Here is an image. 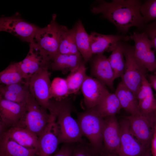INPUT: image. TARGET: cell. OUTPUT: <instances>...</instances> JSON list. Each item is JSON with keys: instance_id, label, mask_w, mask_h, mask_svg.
<instances>
[{"instance_id": "obj_1", "label": "cell", "mask_w": 156, "mask_h": 156, "mask_svg": "<svg viewBox=\"0 0 156 156\" xmlns=\"http://www.w3.org/2000/svg\"><path fill=\"white\" fill-rule=\"evenodd\" d=\"M142 3L138 0H99L92 6L91 11L94 14H101L125 34L133 27L144 28L145 24L140 12Z\"/></svg>"}, {"instance_id": "obj_2", "label": "cell", "mask_w": 156, "mask_h": 156, "mask_svg": "<svg viewBox=\"0 0 156 156\" xmlns=\"http://www.w3.org/2000/svg\"><path fill=\"white\" fill-rule=\"evenodd\" d=\"M55 114L60 134V143L72 144L83 141L79 123L71 114L70 103L65 99H50L47 108Z\"/></svg>"}, {"instance_id": "obj_3", "label": "cell", "mask_w": 156, "mask_h": 156, "mask_svg": "<svg viewBox=\"0 0 156 156\" xmlns=\"http://www.w3.org/2000/svg\"><path fill=\"white\" fill-rule=\"evenodd\" d=\"M77 120L82 135L88 139L90 145L97 151L102 152L105 118L93 107L79 113Z\"/></svg>"}, {"instance_id": "obj_4", "label": "cell", "mask_w": 156, "mask_h": 156, "mask_svg": "<svg viewBox=\"0 0 156 156\" xmlns=\"http://www.w3.org/2000/svg\"><path fill=\"white\" fill-rule=\"evenodd\" d=\"M124 54L125 67L121 77V81L135 95L141 86L144 76L147 70L136 59L134 55V46L124 42Z\"/></svg>"}, {"instance_id": "obj_5", "label": "cell", "mask_w": 156, "mask_h": 156, "mask_svg": "<svg viewBox=\"0 0 156 156\" xmlns=\"http://www.w3.org/2000/svg\"><path fill=\"white\" fill-rule=\"evenodd\" d=\"M56 15L53 14L50 23L39 29L32 42L36 44L50 61L58 54L61 34V25L56 21Z\"/></svg>"}, {"instance_id": "obj_6", "label": "cell", "mask_w": 156, "mask_h": 156, "mask_svg": "<svg viewBox=\"0 0 156 156\" xmlns=\"http://www.w3.org/2000/svg\"><path fill=\"white\" fill-rule=\"evenodd\" d=\"M125 118L133 136L143 146L149 149L156 122V111L148 114L130 115Z\"/></svg>"}, {"instance_id": "obj_7", "label": "cell", "mask_w": 156, "mask_h": 156, "mask_svg": "<svg viewBox=\"0 0 156 156\" xmlns=\"http://www.w3.org/2000/svg\"><path fill=\"white\" fill-rule=\"evenodd\" d=\"M30 93L26 100L25 113L22 124L38 137L47 125L50 115Z\"/></svg>"}, {"instance_id": "obj_8", "label": "cell", "mask_w": 156, "mask_h": 156, "mask_svg": "<svg viewBox=\"0 0 156 156\" xmlns=\"http://www.w3.org/2000/svg\"><path fill=\"white\" fill-rule=\"evenodd\" d=\"M40 28L27 22L18 13L9 17L0 18V30L8 32L22 41L30 43Z\"/></svg>"}, {"instance_id": "obj_9", "label": "cell", "mask_w": 156, "mask_h": 156, "mask_svg": "<svg viewBox=\"0 0 156 156\" xmlns=\"http://www.w3.org/2000/svg\"><path fill=\"white\" fill-rule=\"evenodd\" d=\"M134 42V55L137 60L148 71L156 70V59L152 41L144 32H134L129 36Z\"/></svg>"}, {"instance_id": "obj_10", "label": "cell", "mask_w": 156, "mask_h": 156, "mask_svg": "<svg viewBox=\"0 0 156 156\" xmlns=\"http://www.w3.org/2000/svg\"><path fill=\"white\" fill-rule=\"evenodd\" d=\"M49 66L43 67L32 75L29 82L30 94L42 107L47 109L51 83L48 70Z\"/></svg>"}, {"instance_id": "obj_11", "label": "cell", "mask_w": 156, "mask_h": 156, "mask_svg": "<svg viewBox=\"0 0 156 156\" xmlns=\"http://www.w3.org/2000/svg\"><path fill=\"white\" fill-rule=\"evenodd\" d=\"M29 51L25 57L18 62V68L26 82L31 76L42 67L49 66L50 60L35 43L29 44Z\"/></svg>"}, {"instance_id": "obj_12", "label": "cell", "mask_w": 156, "mask_h": 156, "mask_svg": "<svg viewBox=\"0 0 156 156\" xmlns=\"http://www.w3.org/2000/svg\"><path fill=\"white\" fill-rule=\"evenodd\" d=\"M50 117L45 129L38 137V146L37 156H51L60 143V134L55 114L49 111Z\"/></svg>"}, {"instance_id": "obj_13", "label": "cell", "mask_w": 156, "mask_h": 156, "mask_svg": "<svg viewBox=\"0 0 156 156\" xmlns=\"http://www.w3.org/2000/svg\"><path fill=\"white\" fill-rule=\"evenodd\" d=\"M120 142L117 153L119 156H151L150 149L140 144L131 132L125 118L120 123Z\"/></svg>"}, {"instance_id": "obj_14", "label": "cell", "mask_w": 156, "mask_h": 156, "mask_svg": "<svg viewBox=\"0 0 156 156\" xmlns=\"http://www.w3.org/2000/svg\"><path fill=\"white\" fill-rule=\"evenodd\" d=\"M25 105L6 100L0 96V131L18 124L23 120Z\"/></svg>"}, {"instance_id": "obj_15", "label": "cell", "mask_w": 156, "mask_h": 156, "mask_svg": "<svg viewBox=\"0 0 156 156\" xmlns=\"http://www.w3.org/2000/svg\"><path fill=\"white\" fill-rule=\"evenodd\" d=\"M81 89L87 109L94 107L109 92L103 83L87 75Z\"/></svg>"}, {"instance_id": "obj_16", "label": "cell", "mask_w": 156, "mask_h": 156, "mask_svg": "<svg viewBox=\"0 0 156 156\" xmlns=\"http://www.w3.org/2000/svg\"><path fill=\"white\" fill-rule=\"evenodd\" d=\"M90 61L92 76L114 90L116 79L108 57L103 54H98L92 57Z\"/></svg>"}, {"instance_id": "obj_17", "label": "cell", "mask_w": 156, "mask_h": 156, "mask_svg": "<svg viewBox=\"0 0 156 156\" xmlns=\"http://www.w3.org/2000/svg\"><path fill=\"white\" fill-rule=\"evenodd\" d=\"M104 118L105 125L103 135V151L117 154L120 142V123L115 116Z\"/></svg>"}, {"instance_id": "obj_18", "label": "cell", "mask_w": 156, "mask_h": 156, "mask_svg": "<svg viewBox=\"0 0 156 156\" xmlns=\"http://www.w3.org/2000/svg\"><path fill=\"white\" fill-rule=\"evenodd\" d=\"M90 48L93 55L111 52L120 41L131 40L129 36L112 34L104 35L93 32L89 35Z\"/></svg>"}, {"instance_id": "obj_19", "label": "cell", "mask_w": 156, "mask_h": 156, "mask_svg": "<svg viewBox=\"0 0 156 156\" xmlns=\"http://www.w3.org/2000/svg\"><path fill=\"white\" fill-rule=\"evenodd\" d=\"M1 134L24 147L38 150V137L21 123L9 128Z\"/></svg>"}, {"instance_id": "obj_20", "label": "cell", "mask_w": 156, "mask_h": 156, "mask_svg": "<svg viewBox=\"0 0 156 156\" xmlns=\"http://www.w3.org/2000/svg\"><path fill=\"white\" fill-rule=\"evenodd\" d=\"M84 61L80 54H58L50 62L49 68L54 71H60L64 74L73 71Z\"/></svg>"}, {"instance_id": "obj_21", "label": "cell", "mask_w": 156, "mask_h": 156, "mask_svg": "<svg viewBox=\"0 0 156 156\" xmlns=\"http://www.w3.org/2000/svg\"><path fill=\"white\" fill-rule=\"evenodd\" d=\"M114 93L118 98L122 108L130 115L140 113L138 102L135 95L121 81L118 84Z\"/></svg>"}, {"instance_id": "obj_22", "label": "cell", "mask_w": 156, "mask_h": 156, "mask_svg": "<svg viewBox=\"0 0 156 156\" xmlns=\"http://www.w3.org/2000/svg\"><path fill=\"white\" fill-rule=\"evenodd\" d=\"M0 138V156H37L36 149L24 147L2 134Z\"/></svg>"}, {"instance_id": "obj_23", "label": "cell", "mask_w": 156, "mask_h": 156, "mask_svg": "<svg viewBox=\"0 0 156 156\" xmlns=\"http://www.w3.org/2000/svg\"><path fill=\"white\" fill-rule=\"evenodd\" d=\"M75 38L77 48L85 62L90 60L92 57L89 35L86 31L82 23L79 20L73 27Z\"/></svg>"}, {"instance_id": "obj_24", "label": "cell", "mask_w": 156, "mask_h": 156, "mask_svg": "<svg viewBox=\"0 0 156 156\" xmlns=\"http://www.w3.org/2000/svg\"><path fill=\"white\" fill-rule=\"evenodd\" d=\"M94 107L104 118L115 116L122 108L116 94L115 93L109 92Z\"/></svg>"}, {"instance_id": "obj_25", "label": "cell", "mask_w": 156, "mask_h": 156, "mask_svg": "<svg viewBox=\"0 0 156 156\" xmlns=\"http://www.w3.org/2000/svg\"><path fill=\"white\" fill-rule=\"evenodd\" d=\"M80 54L76 46L73 27L68 29L61 25V34L58 54Z\"/></svg>"}, {"instance_id": "obj_26", "label": "cell", "mask_w": 156, "mask_h": 156, "mask_svg": "<svg viewBox=\"0 0 156 156\" xmlns=\"http://www.w3.org/2000/svg\"><path fill=\"white\" fill-rule=\"evenodd\" d=\"M124 41H120L111 52L108 59L114 71L115 79L121 77L124 72L125 60L124 54Z\"/></svg>"}, {"instance_id": "obj_27", "label": "cell", "mask_w": 156, "mask_h": 156, "mask_svg": "<svg viewBox=\"0 0 156 156\" xmlns=\"http://www.w3.org/2000/svg\"><path fill=\"white\" fill-rule=\"evenodd\" d=\"M85 62H83L76 69L70 72L66 79L70 94H75L81 88L87 75Z\"/></svg>"}, {"instance_id": "obj_28", "label": "cell", "mask_w": 156, "mask_h": 156, "mask_svg": "<svg viewBox=\"0 0 156 156\" xmlns=\"http://www.w3.org/2000/svg\"><path fill=\"white\" fill-rule=\"evenodd\" d=\"M0 83L8 85L26 82L18 68L17 62L10 64L0 73Z\"/></svg>"}, {"instance_id": "obj_29", "label": "cell", "mask_w": 156, "mask_h": 156, "mask_svg": "<svg viewBox=\"0 0 156 156\" xmlns=\"http://www.w3.org/2000/svg\"><path fill=\"white\" fill-rule=\"evenodd\" d=\"M69 89L66 79L57 77L51 83L50 99L60 101L65 99L70 95Z\"/></svg>"}, {"instance_id": "obj_30", "label": "cell", "mask_w": 156, "mask_h": 156, "mask_svg": "<svg viewBox=\"0 0 156 156\" xmlns=\"http://www.w3.org/2000/svg\"><path fill=\"white\" fill-rule=\"evenodd\" d=\"M140 12L145 25L156 20V0H147L142 3Z\"/></svg>"}, {"instance_id": "obj_31", "label": "cell", "mask_w": 156, "mask_h": 156, "mask_svg": "<svg viewBox=\"0 0 156 156\" xmlns=\"http://www.w3.org/2000/svg\"><path fill=\"white\" fill-rule=\"evenodd\" d=\"M77 145L73 146L71 156H102V152L97 151L89 144L83 142Z\"/></svg>"}, {"instance_id": "obj_32", "label": "cell", "mask_w": 156, "mask_h": 156, "mask_svg": "<svg viewBox=\"0 0 156 156\" xmlns=\"http://www.w3.org/2000/svg\"><path fill=\"white\" fill-rule=\"evenodd\" d=\"M140 113L148 114L156 111V99L153 91L141 101L138 102Z\"/></svg>"}, {"instance_id": "obj_33", "label": "cell", "mask_w": 156, "mask_h": 156, "mask_svg": "<svg viewBox=\"0 0 156 156\" xmlns=\"http://www.w3.org/2000/svg\"><path fill=\"white\" fill-rule=\"evenodd\" d=\"M3 86L7 90L26 98L30 93L28 83H16Z\"/></svg>"}, {"instance_id": "obj_34", "label": "cell", "mask_w": 156, "mask_h": 156, "mask_svg": "<svg viewBox=\"0 0 156 156\" xmlns=\"http://www.w3.org/2000/svg\"><path fill=\"white\" fill-rule=\"evenodd\" d=\"M0 96L6 100L25 105L27 98L16 94L7 90L5 88L3 85H0Z\"/></svg>"}, {"instance_id": "obj_35", "label": "cell", "mask_w": 156, "mask_h": 156, "mask_svg": "<svg viewBox=\"0 0 156 156\" xmlns=\"http://www.w3.org/2000/svg\"><path fill=\"white\" fill-rule=\"evenodd\" d=\"M152 91V87L146 76H144L141 86L136 95L138 102L142 100Z\"/></svg>"}, {"instance_id": "obj_36", "label": "cell", "mask_w": 156, "mask_h": 156, "mask_svg": "<svg viewBox=\"0 0 156 156\" xmlns=\"http://www.w3.org/2000/svg\"><path fill=\"white\" fill-rule=\"evenodd\" d=\"M143 29V32L152 41L156 51V20L145 25Z\"/></svg>"}, {"instance_id": "obj_37", "label": "cell", "mask_w": 156, "mask_h": 156, "mask_svg": "<svg viewBox=\"0 0 156 156\" xmlns=\"http://www.w3.org/2000/svg\"><path fill=\"white\" fill-rule=\"evenodd\" d=\"M71 144L64 143L53 156H71L73 146Z\"/></svg>"}, {"instance_id": "obj_38", "label": "cell", "mask_w": 156, "mask_h": 156, "mask_svg": "<svg viewBox=\"0 0 156 156\" xmlns=\"http://www.w3.org/2000/svg\"><path fill=\"white\" fill-rule=\"evenodd\" d=\"M152 156H156V122L151 144Z\"/></svg>"}, {"instance_id": "obj_39", "label": "cell", "mask_w": 156, "mask_h": 156, "mask_svg": "<svg viewBox=\"0 0 156 156\" xmlns=\"http://www.w3.org/2000/svg\"><path fill=\"white\" fill-rule=\"evenodd\" d=\"M148 80L152 88H153L156 91V75L154 74L148 75Z\"/></svg>"}, {"instance_id": "obj_40", "label": "cell", "mask_w": 156, "mask_h": 156, "mask_svg": "<svg viewBox=\"0 0 156 156\" xmlns=\"http://www.w3.org/2000/svg\"><path fill=\"white\" fill-rule=\"evenodd\" d=\"M103 153H102V156H119L116 153H108L104 151Z\"/></svg>"}, {"instance_id": "obj_41", "label": "cell", "mask_w": 156, "mask_h": 156, "mask_svg": "<svg viewBox=\"0 0 156 156\" xmlns=\"http://www.w3.org/2000/svg\"><path fill=\"white\" fill-rule=\"evenodd\" d=\"M153 74L155 75H156V70L154 72Z\"/></svg>"}]
</instances>
